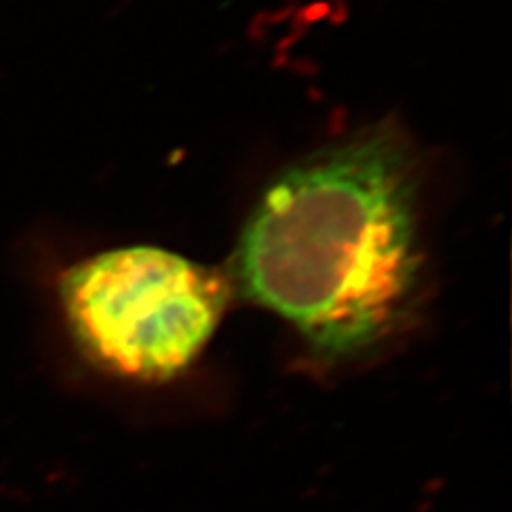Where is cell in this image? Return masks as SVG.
Listing matches in <instances>:
<instances>
[{
    "label": "cell",
    "instance_id": "obj_2",
    "mask_svg": "<svg viewBox=\"0 0 512 512\" xmlns=\"http://www.w3.org/2000/svg\"><path fill=\"white\" fill-rule=\"evenodd\" d=\"M229 278L175 252L128 246L77 263L60 299L86 357L124 378L167 380L212 340Z\"/></svg>",
    "mask_w": 512,
    "mask_h": 512
},
{
    "label": "cell",
    "instance_id": "obj_1",
    "mask_svg": "<svg viewBox=\"0 0 512 512\" xmlns=\"http://www.w3.org/2000/svg\"><path fill=\"white\" fill-rule=\"evenodd\" d=\"M423 171L395 118L286 165L246 218L229 282L323 361L370 355L419 310Z\"/></svg>",
    "mask_w": 512,
    "mask_h": 512
}]
</instances>
